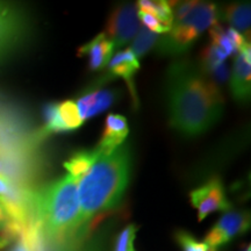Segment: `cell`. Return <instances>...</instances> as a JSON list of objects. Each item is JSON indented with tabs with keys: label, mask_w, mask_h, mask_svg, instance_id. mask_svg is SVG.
<instances>
[{
	"label": "cell",
	"mask_w": 251,
	"mask_h": 251,
	"mask_svg": "<svg viewBox=\"0 0 251 251\" xmlns=\"http://www.w3.org/2000/svg\"><path fill=\"white\" fill-rule=\"evenodd\" d=\"M130 171V149L122 144L111 155H100L80 178L78 186L80 220L76 242H81L85 238L91 222L97 216L120 203L129 183Z\"/></svg>",
	"instance_id": "2"
},
{
	"label": "cell",
	"mask_w": 251,
	"mask_h": 251,
	"mask_svg": "<svg viewBox=\"0 0 251 251\" xmlns=\"http://www.w3.org/2000/svg\"><path fill=\"white\" fill-rule=\"evenodd\" d=\"M4 251H39V226L36 221L25 228Z\"/></svg>",
	"instance_id": "18"
},
{
	"label": "cell",
	"mask_w": 251,
	"mask_h": 251,
	"mask_svg": "<svg viewBox=\"0 0 251 251\" xmlns=\"http://www.w3.org/2000/svg\"><path fill=\"white\" fill-rule=\"evenodd\" d=\"M13 240H14V238L7 237V236H5V235L0 234V249H2V248L7 246V244L11 243Z\"/></svg>",
	"instance_id": "26"
},
{
	"label": "cell",
	"mask_w": 251,
	"mask_h": 251,
	"mask_svg": "<svg viewBox=\"0 0 251 251\" xmlns=\"http://www.w3.org/2000/svg\"><path fill=\"white\" fill-rule=\"evenodd\" d=\"M57 112L63 127L67 131L77 129L83 125L84 121L81 120L77 103L74 100H64L57 103Z\"/></svg>",
	"instance_id": "19"
},
{
	"label": "cell",
	"mask_w": 251,
	"mask_h": 251,
	"mask_svg": "<svg viewBox=\"0 0 251 251\" xmlns=\"http://www.w3.org/2000/svg\"><path fill=\"white\" fill-rule=\"evenodd\" d=\"M129 133L127 119L120 114H109L105 121L101 139L97 151L99 155H111L124 144Z\"/></svg>",
	"instance_id": "11"
},
{
	"label": "cell",
	"mask_w": 251,
	"mask_h": 251,
	"mask_svg": "<svg viewBox=\"0 0 251 251\" xmlns=\"http://www.w3.org/2000/svg\"><path fill=\"white\" fill-rule=\"evenodd\" d=\"M114 49V45L105 33H100L78 49V56L87 57L90 70L100 71L107 67Z\"/></svg>",
	"instance_id": "12"
},
{
	"label": "cell",
	"mask_w": 251,
	"mask_h": 251,
	"mask_svg": "<svg viewBox=\"0 0 251 251\" xmlns=\"http://www.w3.org/2000/svg\"><path fill=\"white\" fill-rule=\"evenodd\" d=\"M45 128L42 130V135H50V134H57L64 133L65 128L63 127L61 119L58 117L57 112V103H51L45 111ZM41 135V136H42Z\"/></svg>",
	"instance_id": "21"
},
{
	"label": "cell",
	"mask_w": 251,
	"mask_h": 251,
	"mask_svg": "<svg viewBox=\"0 0 251 251\" xmlns=\"http://www.w3.org/2000/svg\"><path fill=\"white\" fill-rule=\"evenodd\" d=\"M244 251H251V248H250V246H248V248Z\"/></svg>",
	"instance_id": "28"
},
{
	"label": "cell",
	"mask_w": 251,
	"mask_h": 251,
	"mask_svg": "<svg viewBox=\"0 0 251 251\" xmlns=\"http://www.w3.org/2000/svg\"><path fill=\"white\" fill-rule=\"evenodd\" d=\"M137 227L135 225H128L122 229L115 238L113 251H136L135 249V238H136Z\"/></svg>",
	"instance_id": "22"
},
{
	"label": "cell",
	"mask_w": 251,
	"mask_h": 251,
	"mask_svg": "<svg viewBox=\"0 0 251 251\" xmlns=\"http://www.w3.org/2000/svg\"><path fill=\"white\" fill-rule=\"evenodd\" d=\"M178 246L183 251H214L211 247H208L205 242L198 241L193 235L185 230L177 231L175 235Z\"/></svg>",
	"instance_id": "23"
},
{
	"label": "cell",
	"mask_w": 251,
	"mask_h": 251,
	"mask_svg": "<svg viewBox=\"0 0 251 251\" xmlns=\"http://www.w3.org/2000/svg\"><path fill=\"white\" fill-rule=\"evenodd\" d=\"M35 221L46 240L54 243L76 242L80 206L77 180L64 176L34 192Z\"/></svg>",
	"instance_id": "3"
},
{
	"label": "cell",
	"mask_w": 251,
	"mask_h": 251,
	"mask_svg": "<svg viewBox=\"0 0 251 251\" xmlns=\"http://www.w3.org/2000/svg\"><path fill=\"white\" fill-rule=\"evenodd\" d=\"M157 41H158L157 34L151 33L146 27H140L139 31H137V34L134 37L133 45H131L129 49L136 56V58L139 59L151 50L152 47L157 43Z\"/></svg>",
	"instance_id": "20"
},
{
	"label": "cell",
	"mask_w": 251,
	"mask_h": 251,
	"mask_svg": "<svg viewBox=\"0 0 251 251\" xmlns=\"http://www.w3.org/2000/svg\"><path fill=\"white\" fill-rule=\"evenodd\" d=\"M174 21L168 34L158 40L163 55H180L190 48L206 29L218 24L219 8L213 2H171Z\"/></svg>",
	"instance_id": "4"
},
{
	"label": "cell",
	"mask_w": 251,
	"mask_h": 251,
	"mask_svg": "<svg viewBox=\"0 0 251 251\" xmlns=\"http://www.w3.org/2000/svg\"><path fill=\"white\" fill-rule=\"evenodd\" d=\"M250 215L244 211H227L205 236L207 246L214 251L249 230Z\"/></svg>",
	"instance_id": "8"
},
{
	"label": "cell",
	"mask_w": 251,
	"mask_h": 251,
	"mask_svg": "<svg viewBox=\"0 0 251 251\" xmlns=\"http://www.w3.org/2000/svg\"><path fill=\"white\" fill-rule=\"evenodd\" d=\"M190 201L197 209L198 221H203L214 212L230 209V202L226 196L225 186L218 177L212 178L202 186L191 191Z\"/></svg>",
	"instance_id": "6"
},
{
	"label": "cell",
	"mask_w": 251,
	"mask_h": 251,
	"mask_svg": "<svg viewBox=\"0 0 251 251\" xmlns=\"http://www.w3.org/2000/svg\"><path fill=\"white\" fill-rule=\"evenodd\" d=\"M0 206L19 230L35 222L34 192L0 176Z\"/></svg>",
	"instance_id": "5"
},
{
	"label": "cell",
	"mask_w": 251,
	"mask_h": 251,
	"mask_svg": "<svg viewBox=\"0 0 251 251\" xmlns=\"http://www.w3.org/2000/svg\"><path fill=\"white\" fill-rule=\"evenodd\" d=\"M136 7L139 12H146V13L152 14L153 17L158 19L164 26L171 28L172 21H174V12H172L171 1H152V0H140Z\"/></svg>",
	"instance_id": "17"
},
{
	"label": "cell",
	"mask_w": 251,
	"mask_h": 251,
	"mask_svg": "<svg viewBox=\"0 0 251 251\" xmlns=\"http://www.w3.org/2000/svg\"><path fill=\"white\" fill-rule=\"evenodd\" d=\"M230 89L234 98L240 102H247L251 92V48L247 45L238 51L235 58L230 78Z\"/></svg>",
	"instance_id": "9"
},
{
	"label": "cell",
	"mask_w": 251,
	"mask_h": 251,
	"mask_svg": "<svg viewBox=\"0 0 251 251\" xmlns=\"http://www.w3.org/2000/svg\"><path fill=\"white\" fill-rule=\"evenodd\" d=\"M108 75L111 77H120L124 78L127 83L128 89L130 91L131 97H133L134 103H137V96L135 91L134 76L137 70L140 69L139 59L136 58L130 49L124 50V51L118 52L111 58L108 62Z\"/></svg>",
	"instance_id": "13"
},
{
	"label": "cell",
	"mask_w": 251,
	"mask_h": 251,
	"mask_svg": "<svg viewBox=\"0 0 251 251\" xmlns=\"http://www.w3.org/2000/svg\"><path fill=\"white\" fill-rule=\"evenodd\" d=\"M6 52H7V51H5V50L0 49V61H1V59H2V57H4V56H5V54H6Z\"/></svg>",
	"instance_id": "27"
},
{
	"label": "cell",
	"mask_w": 251,
	"mask_h": 251,
	"mask_svg": "<svg viewBox=\"0 0 251 251\" xmlns=\"http://www.w3.org/2000/svg\"><path fill=\"white\" fill-rule=\"evenodd\" d=\"M224 17L230 24L233 29L242 34L248 40L250 37V26H251V7L250 2L243 4L228 5L224 9Z\"/></svg>",
	"instance_id": "15"
},
{
	"label": "cell",
	"mask_w": 251,
	"mask_h": 251,
	"mask_svg": "<svg viewBox=\"0 0 251 251\" xmlns=\"http://www.w3.org/2000/svg\"><path fill=\"white\" fill-rule=\"evenodd\" d=\"M139 29L136 5L124 4L117 6L109 14L105 35L112 41L115 48H121L134 39Z\"/></svg>",
	"instance_id": "7"
},
{
	"label": "cell",
	"mask_w": 251,
	"mask_h": 251,
	"mask_svg": "<svg viewBox=\"0 0 251 251\" xmlns=\"http://www.w3.org/2000/svg\"><path fill=\"white\" fill-rule=\"evenodd\" d=\"M25 24L14 7L0 2V49L9 51L21 40Z\"/></svg>",
	"instance_id": "10"
},
{
	"label": "cell",
	"mask_w": 251,
	"mask_h": 251,
	"mask_svg": "<svg viewBox=\"0 0 251 251\" xmlns=\"http://www.w3.org/2000/svg\"><path fill=\"white\" fill-rule=\"evenodd\" d=\"M170 126L185 137H196L218 124L224 113L219 86L188 61H176L166 72Z\"/></svg>",
	"instance_id": "1"
},
{
	"label": "cell",
	"mask_w": 251,
	"mask_h": 251,
	"mask_svg": "<svg viewBox=\"0 0 251 251\" xmlns=\"http://www.w3.org/2000/svg\"><path fill=\"white\" fill-rule=\"evenodd\" d=\"M99 156L100 155L97 151V149L80 150V151L74 153L64 163V168L69 172V176L78 180L90 170L91 166L94 164V162L98 159Z\"/></svg>",
	"instance_id": "16"
},
{
	"label": "cell",
	"mask_w": 251,
	"mask_h": 251,
	"mask_svg": "<svg viewBox=\"0 0 251 251\" xmlns=\"http://www.w3.org/2000/svg\"><path fill=\"white\" fill-rule=\"evenodd\" d=\"M117 99L114 91L107 89H96L84 94L77 100V107L81 120L96 117L97 114L106 111Z\"/></svg>",
	"instance_id": "14"
},
{
	"label": "cell",
	"mask_w": 251,
	"mask_h": 251,
	"mask_svg": "<svg viewBox=\"0 0 251 251\" xmlns=\"http://www.w3.org/2000/svg\"><path fill=\"white\" fill-rule=\"evenodd\" d=\"M20 233L21 231L15 227L13 222L9 220L7 214L2 209V207L0 206V234L7 237L15 238Z\"/></svg>",
	"instance_id": "25"
},
{
	"label": "cell",
	"mask_w": 251,
	"mask_h": 251,
	"mask_svg": "<svg viewBox=\"0 0 251 251\" xmlns=\"http://www.w3.org/2000/svg\"><path fill=\"white\" fill-rule=\"evenodd\" d=\"M139 20L142 21V24L146 26L148 30L155 34H168L170 28L163 25L158 19L153 17L152 14L146 13V12H137Z\"/></svg>",
	"instance_id": "24"
}]
</instances>
